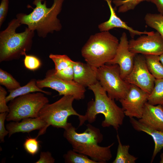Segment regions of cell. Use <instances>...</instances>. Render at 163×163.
Returning a JSON list of instances; mask_svg holds the SVG:
<instances>
[{"instance_id": "6da1fadb", "label": "cell", "mask_w": 163, "mask_h": 163, "mask_svg": "<svg viewBox=\"0 0 163 163\" xmlns=\"http://www.w3.org/2000/svg\"><path fill=\"white\" fill-rule=\"evenodd\" d=\"M83 133H79L71 123L64 129L63 136L71 145L73 150L90 157L97 163H105L112 158L111 147L114 143L106 147L98 145L103 136L99 129L90 124Z\"/></svg>"}, {"instance_id": "7a4b0ae2", "label": "cell", "mask_w": 163, "mask_h": 163, "mask_svg": "<svg viewBox=\"0 0 163 163\" xmlns=\"http://www.w3.org/2000/svg\"><path fill=\"white\" fill-rule=\"evenodd\" d=\"M88 88L94 93L95 99L88 102L85 114L78 119V127L87 121L90 123L94 122L97 115L102 114L104 117L102 126L103 127L112 126L117 131L123 124L125 116L122 108L119 107L114 100L108 96L98 82Z\"/></svg>"}, {"instance_id": "3957f363", "label": "cell", "mask_w": 163, "mask_h": 163, "mask_svg": "<svg viewBox=\"0 0 163 163\" xmlns=\"http://www.w3.org/2000/svg\"><path fill=\"white\" fill-rule=\"evenodd\" d=\"M64 0H53V5L48 8L46 1L34 0L33 4L36 7L33 11L28 14H18L16 18L21 24L27 25L30 29L36 30L39 37L45 38L48 34L59 31L62 29L57 17L61 11Z\"/></svg>"}, {"instance_id": "277c9868", "label": "cell", "mask_w": 163, "mask_h": 163, "mask_svg": "<svg viewBox=\"0 0 163 163\" xmlns=\"http://www.w3.org/2000/svg\"><path fill=\"white\" fill-rule=\"evenodd\" d=\"M21 24L17 18L8 24L0 33V62L19 59L30 50L34 31L28 27L21 33L16 32Z\"/></svg>"}, {"instance_id": "5b68a950", "label": "cell", "mask_w": 163, "mask_h": 163, "mask_svg": "<svg viewBox=\"0 0 163 163\" xmlns=\"http://www.w3.org/2000/svg\"><path fill=\"white\" fill-rule=\"evenodd\" d=\"M101 32L91 36L81 50L82 55L86 63L96 68L114 58L119 43L109 31Z\"/></svg>"}, {"instance_id": "8992f818", "label": "cell", "mask_w": 163, "mask_h": 163, "mask_svg": "<svg viewBox=\"0 0 163 163\" xmlns=\"http://www.w3.org/2000/svg\"><path fill=\"white\" fill-rule=\"evenodd\" d=\"M74 97L71 95H63L61 98L51 104H45L40 110L38 117L46 124L45 127L38 132L37 137L44 134L47 128L51 126L64 129L69 123L67 119L71 115H75L78 119L83 115L78 113L72 106Z\"/></svg>"}, {"instance_id": "52a82bcc", "label": "cell", "mask_w": 163, "mask_h": 163, "mask_svg": "<svg viewBox=\"0 0 163 163\" xmlns=\"http://www.w3.org/2000/svg\"><path fill=\"white\" fill-rule=\"evenodd\" d=\"M43 93H29L11 101L6 120L20 121L27 118H37L41 109L49 101Z\"/></svg>"}, {"instance_id": "ba28073f", "label": "cell", "mask_w": 163, "mask_h": 163, "mask_svg": "<svg viewBox=\"0 0 163 163\" xmlns=\"http://www.w3.org/2000/svg\"><path fill=\"white\" fill-rule=\"evenodd\" d=\"M97 73L98 82L109 96L117 101L125 97L130 84L121 78L118 65L106 64L97 69Z\"/></svg>"}, {"instance_id": "9c48e42d", "label": "cell", "mask_w": 163, "mask_h": 163, "mask_svg": "<svg viewBox=\"0 0 163 163\" xmlns=\"http://www.w3.org/2000/svg\"><path fill=\"white\" fill-rule=\"evenodd\" d=\"M54 69L48 70L45 77L37 80V85L40 88H48L58 92L59 95H71L75 100H79L85 97V87L74 80L67 81L60 79L54 73Z\"/></svg>"}, {"instance_id": "30bf717a", "label": "cell", "mask_w": 163, "mask_h": 163, "mask_svg": "<svg viewBox=\"0 0 163 163\" xmlns=\"http://www.w3.org/2000/svg\"><path fill=\"white\" fill-rule=\"evenodd\" d=\"M155 79L148 68L144 55L136 54L133 68L125 81L150 94L154 86Z\"/></svg>"}, {"instance_id": "8fae6325", "label": "cell", "mask_w": 163, "mask_h": 163, "mask_svg": "<svg viewBox=\"0 0 163 163\" xmlns=\"http://www.w3.org/2000/svg\"><path fill=\"white\" fill-rule=\"evenodd\" d=\"M149 94L133 84H130L126 96L119 100L125 116L138 119L142 116Z\"/></svg>"}, {"instance_id": "7c38bea8", "label": "cell", "mask_w": 163, "mask_h": 163, "mask_svg": "<svg viewBox=\"0 0 163 163\" xmlns=\"http://www.w3.org/2000/svg\"><path fill=\"white\" fill-rule=\"evenodd\" d=\"M130 51L145 55L159 56L163 53V38L157 31L129 41Z\"/></svg>"}, {"instance_id": "4fadbf2b", "label": "cell", "mask_w": 163, "mask_h": 163, "mask_svg": "<svg viewBox=\"0 0 163 163\" xmlns=\"http://www.w3.org/2000/svg\"><path fill=\"white\" fill-rule=\"evenodd\" d=\"M136 54L130 50L126 34L123 32L120 37L114 57L106 64L118 65L120 69V76L124 80L133 68Z\"/></svg>"}, {"instance_id": "5bb4252c", "label": "cell", "mask_w": 163, "mask_h": 163, "mask_svg": "<svg viewBox=\"0 0 163 163\" xmlns=\"http://www.w3.org/2000/svg\"><path fill=\"white\" fill-rule=\"evenodd\" d=\"M138 120L148 128L163 131V108L162 105H153L147 102L142 117Z\"/></svg>"}, {"instance_id": "9a60e30c", "label": "cell", "mask_w": 163, "mask_h": 163, "mask_svg": "<svg viewBox=\"0 0 163 163\" xmlns=\"http://www.w3.org/2000/svg\"><path fill=\"white\" fill-rule=\"evenodd\" d=\"M97 69L87 63L74 61L73 80L85 88L94 85L98 82Z\"/></svg>"}, {"instance_id": "2e32d148", "label": "cell", "mask_w": 163, "mask_h": 163, "mask_svg": "<svg viewBox=\"0 0 163 163\" xmlns=\"http://www.w3.org/2000/svg\"><path fill=\"white\" fill-rule=\"evenodd\" d=\"M107 3L110 11V16L109 19L98 25V27L101 31H109V30L115 28H123L129 31L131 37L134 38L137 35L142 34L149 35L154 31H141L135 30L132 27L128 26L126 23L121 20L117 15L115 9L112 5V0H104Z\"/></svg>"}, {"instance_id": "e0dca14e", "label": "cell", "mask_w": 163, "mask_h": 163, "mask_svg": "<svg viewBox=\"0 0 163 163\" xmlns=\"http://www.w3.org/2000/svg\"><path fill=\"white\" fill-rule=\"evenodd\" d=\"M46 123L39 117L27 118L19 121H13L7 124L6 126V129L9 132L10 137L13 134L21 132L29 133L35 130H42L46 126Z\"/></svg>"}, {"instance_id": "ac0fdd59", "label": "cell", "mask_w": 163, "mask_h": 163, "mask_svg": "<svg viewBox=\"0 0 163 163\" xmlns=\"http://www.w3.org/2000/svg\"><path fill=\"white\" fill-rule=\"evenodd\" d=\"M129 121L135 130L145 132L152 137L155 143L154 148L151 161V162L152 163L156 156L163 148V131L148 128L134 118H129Z\"/></svg>"}, {"instance_id": "d6986e66", "label": "cell", "mask_w": 163, "mask_h": 163, "mask_svg": "<svg viewBox=\"0 0 163 163\" xmlns=\"http://www.w3.org/2000/svg\"><path fill=\"white\" fill-rule=\"evenodd\" d=\"M37 80L34 79H31L26 85L16 89L9 91V95L7 96V103L11 101L15 98L29 93L35 92H40L47 95H50V92L42 90L39 88L37 85Z\"/></svg>"}, {"instance_id": "ffe728a7", "label": "cell", "mask_w": 163, "mask_h": 163, "mask_svg": "<svg viewBox=\"0 0 163 163\" xmlns=\"http://www.w3.org/2000/svg\"><path fill=\"white\" fill-rule=\"evenodd\" d=\"M117 138L118 142L117 155L113 163H135L138 158L129 153L130 145H123L118 134Z\"/></svg>"}, {"instance_id": "44dd1931", "label": "cell", "mask_w": 163, "mask_h": 163, "mask_svg": "<svg viewBox=\"0 0 163 163\" xmlns=\"http://www.w3.org/2000/svg\"><path fill=\"white\" fill-rule=\"evenodd\" d=\"M148 68L156 79L163 78V65L160 62L159 56L145 55Z\"/></svg>"}, {"instance_id": "7402d4cb", "label": "cell", "mask_w": 163, "mask_h": 163, "mask_svg": "<svg viewBox=\"0 0 163 163\" xmlns=\"http://www.w3.org/2000/svg\"><path fill=\"white\" fill-rule=\"evenodd\" d=\"M148 102L153 105L163 104V78L155 79L154 88L149 94Z\"/></svg>"}, {"instance_id": "603a6c76", "label": "cell", "mask_w": 163, "mask_h": 163, "mask_svg": "<svg viewBox=\"0 0 163 163\" xmlns=\"http://www.w3.org/2000/svg\"><path fill=\"white\" fill-rule=\"evenodd\" d=\"M144 20L146 24L155 30L163 38V15L160 13H147Z\"/></svg>"}, {"instance_id": "cb8c5ba5", "label": "cell", "mask_w": 163, "mask_h": 163, "mask_svg": "<svg viewBox=\"0 0 163 163\" xmlns=\"http://www.w3.org/2000/svg\"><path fill=\"white\" fill-rule=\"evenodd\" d=\"M65 163H97L88 156L70 150L63 155Z\"/></svg>"}, {"instance_id": "d4e9b609", "label": "cell", "mask_w": 163, "mask_h": 163, "mask_svg": "<svg viewBox=\"0 0 163 163\" xmlns=\"http://www.w3.org/2000/svg\"><path fill=\"white\" fill-rule=\"evenodd\" d=\"M49 58L55 64V70L58 72L65 69L73 65L74 61L66 55H58L50 54Z\"/></svg>"}, {"instance_id": "484cf974", "label": "cell", "mask_w": 163, "mask_h": 163, "mask_svg": "<svg viewBox=\"0 0 163 163\" xmlns=\"http://www.w3.org/2000/svg\"><path fill=\"white\" fill-rule=\"evenodd\" d=\"M0 84L5 86L8 91L20 87V83L10 73L0 69Z\"/></svg>"}, {"instance_id": "4316f807", "label": "cell", "mask_w": 163, "mask_h": 163, "mask_svg": "<svg viewBox=\"0 0 163 163\" xmlns=\"http://www.w3.org/2000/svg\"><path fill=\"white\" fill-rule=\"evenodd\" d=\"M148 0H113L115 8L118 7V12L123 13L134 9L136 6L143 1Z\"/></svg>"}, {"instance_id": "83f0119b", "label": "cell", "mask_w": 163, "mask_h": 163, "mask_svg": "<svg viewBox=\"0 0 163 163\" xmlns=\"http://www.w3.org/2000/svg\"><path fill=\"white\" fill-rule=\"evenodd\" d=\"M23 147L25 151L29 154L34 156L39 152L40 149V141L36 138L27 137L23 143Z\"/></svg>"}, {"instance_id": "f1b7e54d", "label": "cell", "mask_w": 163, "mask_h": 163, "mask_svg": "<svg viewBox=\"0 0 163 163\" xmlns=\"http://www.w3.org/2000/svg\"><path fill=\"white\" fill-rule=\"evenodd\" d=\"M24 64L25 67L30 70L34 71L38 69L41 63L40 60L35 56L24 55Z\"/></svg>"}, {"instance_id": "f546056e", "label": "cell", "mask_w": 163, "mask_h": 163, "mask_svg": "<svg viewBox=\"0 0 163 163\" xmlns=\"http://www.w3.org/2000/svg\"><path fill=\"white\" fill-rule=\"evenodd\" d=\"M54 73L58 77L63 80L67 81L73 80V65L58 72H56L55 70Z\"/></svg>"}, {"instance_id": "4dcf8cb0", "label": "cell", "mask_w": 163, "mask_h": 163, "mask_svg": "<svg viewBox=\"0 0 163 163\" xmlns=\"http://www.w3.org/2000/svg\"><path fill=\"white\" fill-rule=\"evenodd\" d=\"M8 112L1 113H0V142H4L5 136L8 134V131L6 129L5 122L6 120Z\"/></svg>"}, {"instance_id": "1f68e13d", "label": "cell", "mask_w": 163, "mask_h": 163, "mask_svg": "<svg viewBox=\"0 0 163 163\" xmlns=\"http://www.w3.org/2000/svg\"><path fill=\"white\" fill-rule=\"evenodd\" d=\"M7 92L5 89L0 86V113L9 112V109L7 105L6 101Z\"/></svg>"}, {"instance_id": "d6a6232c", "label": "cell", "mask_w": 163, "mask_h": 163, "mask_svg": "<svg viewBox=\"0 0 163 163\" xmlns=\"http://www.w3.org/2000/svg\"><path fill=\"white\" fill-rule=\"evenodd\" d=\"M8 0H2L0 5V27L6 18L8 9Z\"/></svg>"}, {"instance_id": "836d02e7", "label": "cell", "mask_w": 163, "mask_h": 163, "mask_svg": "<svg viewBox=\"0 0 163 163\" xmlns=\"http://www.w3.org/2000/svg\"><path fill=\"white\" fill-rule=\"evenodd\" d=\"M55 159L49 152H41L39 159L35 163H54Z\"/></svg>"}, {"instance_id": "e575fe53", "label": "cell", "mask_w": 163, "mask_h": 163, "mask_svg": "<svg viewBox=\"0 0 163 163\" xmlns=\"http://www.w3.org/2000/svg\"><path fill=\"white\" fill-rule=\"evenodd\" d=\"M148 2L155 4L159 13L163 15V0H148Z\"/></svg>"}, {"instance_id": "d590c367", "label": "cell", "mask_w": 163, "mask_h": 163, "mask_svg": "<svg viewBox=\"0 0 163 163\" xmlns=\"http://www.w3.org/2000/svg\"><path fill=\"white\" fill-rule=\"evenodd\" d=\"M159 60L163 65V53L159 56Z\"/></svg>"}, {"instance_id": "8d00e7d4", "label": "cell", "mask_w": 163, "mask_h": 163, "mask_svg": "<svg viewBox=\"0 0 163 163\" xmlns=\"http://www.w3.org/2000/svg\"><path fill=\"white\" fill-rule=\"evenodd\" d=\"M160 160L159 161L160 163H163V152L161 153L160 156Z\"/></svg>"}, {"instance_id": "74e56055", "label": "cell", "mask_w": 163, "mask_h": 163, "mask_svg": "<svg viewBox=\"0 0 163 163\" xmlns=\"http://www.w3.org/2000/svg\"><path fill=\"white\" fill-rule=\"evenodd\" d=\"M162 105V107H163V104H162V105Z\"/></svg>"}]
</instances>
